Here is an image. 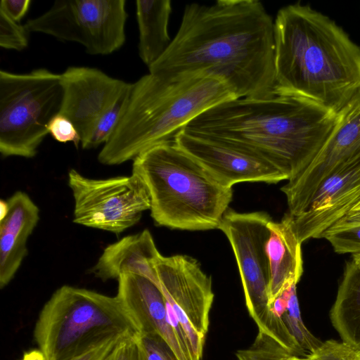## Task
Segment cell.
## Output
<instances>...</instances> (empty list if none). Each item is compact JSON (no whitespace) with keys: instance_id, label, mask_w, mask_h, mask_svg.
Instances as JSON below:
<instances>
[{"instance_id":"obj_1","label":"cell","mask_w":360,"mask_h":360,"mask_svg":"<svg viewBox=\"0 0 360 360\" xmlns=\"http://www.w3.org/2000/svg\"><path fill=\"white\" fill-rule=\"evenodd\" d=\"M148 70L215 77L237 98L272 97L277 94L274 21L258 0L187 4L175 37Z\"/></svg>"},{"instance_id":"obj_2","label":"cell","mask_w":360,"mask_h":360,"mask_svg":"<svg viewBox=\"0 0 360 360\" xmlns=\"http://www.w3.org/2000/svg\"><path fill=\"white\" fill-rule=\"evenodd\" d=\"M338 120V115L310 99L277 94L225 101L194 118L183 130L257 154L289 181L313 160Z\"/></svg>"},{"instance_id":"obj_3","label":"cell","mask_w":360,"mask_h":360,"mask_svg":"<svg viewBox=\"0 0 360 360\" xmlns=\"http://www.w3.org/2000/svg\"><path fill=\"white\" fill-rule=\"evenodd\" d=\"M276 94L310 99L338 115L360 94V46L309 5L281 8L274 20Z\"/></svg>"},{"instance_id":"obj_4","label":"cell","mask_w":360,"mask_h":360,"mask_svg":"<svg viewBox=\"0 0 360 360\" xmlns=\"http://www.w3.org/2000/svg\"><path fill=\"white\" fill-rule=\"evenodd\" d=\"M236 98L227 84L215 77L145 75L132 83L126 110L98 160L105 165L134 160L157 144L174 141L205 111Z\"/></svg>"},{"instance_id":"obj_5","label":"cell","mask_w":360,"mask_h":360,"mask_svg":"<svg viewBox=\"0 0 360 360\" xmlns=\"http://www.w3.org/2000/svg\"><path fill=\"white\" fill-rule=\"evenodd\" d=\"M132 174L145 184L150 216L169 229H218L233 190L220 184L174 141L157 144L133 160Z\"/></svg>"},{"instance_id":"obj_6","label":"cell","mask_w":360,"mask_h":360,"mask_svg":"<svg viewBox=\"0 0 360 360\" xmlns=\"http://www.w3.org/2000/svg\"><path fill=\"white\" fill-rule=\"evenodd\" d=\"M139 335L117 295L67 285L45 303L34 329L47 360H72L112 340Z\"/></svg>"},{"instance_id":"obj_7","label":"cell","mask_w":360,"mask_h":360,"mask_svg":"<svg viewBox=\"0 0 360 360\" xmlns=\"http://www.w3.org/2000/svg\"><path fill=\"white\" fill-rule=\"evenodd\" d=\"M60 74L40 68L26 73L0 70V153L31 158L60 113Z\"/></svg>"},{"instance_id":"obj_8","label":"cell","mask_w":360,"mask_h":360,"mask_svg":"<svg viewBox=\"0 0 360 360\" xmlns=\"http://www.w3.org/2000/svg\"><path fill=\"white\" fill-rule=\"evenodd\" d=\"M272 220L265 212L248 213L227 210L220 229L228 238L234 253L250 316L259 331L266 332L290 350L298 344L282 316L269 302L270 266L266 252L269 223Z\"/></svg>"},{"instance_id":"obj_9","label":"cell","mask_w":360,"mask_h":360,"mask_svg":"<svg viewBox=\"0 0 360 360\" xmlns=\"http://www.w3.org/2000/svg\"><path fill=\"white\" fill-rule=\"evenodd\" d=\"M125 0H56L24 25L28 32L76 42L91 55H108L126 40Z\"/></svg>"},{"instance_id":"obj_10","label":"cell","mask_w":360,"mask_h":360,"mask_svg":"<svg viewBox=\"0 0 360 360\" xmlns=\"http://www.w3.org/2000/svg\"><path fill=\"white\" fill-rule=\"evenodd\" d=\"M68 183L74 199L73 221L79 225L120 234L150 208L145 184L132 173L94 179L72 169Z\"/></svg>"},{"instance_id":"obj_11","label":"cell","mask_w":360,"mask_h":360,"mask_svg":"<svg viewBox=\"0 0 360 360\" xmlns=\"http://www.w3.org/2000/svg\"><path fill=\"white\" fill-rule=\"evenodd\" d=\"M155 268L169 319L179 323L192 360H202L214 297L211 277L183 255L160 254Z\"/></svg>"},{"instance_id":"obj_12","label":"cell","mask_w":360,"mask_h":360,"mask_svg":"<svg viewBox=\"0 0 360 360\" xmlns=\"http://www.w3.org/2000/svg\"><path fill=\"white\" fill-rule=\"evenodd\" d=\"M360 153V94L339 114L332 133L309 165L281 188L288 214H300L321 184L345 162Z\"/></svg>"},{"instance_id":"obj_13","label":"cell","mask_w":360,"mask_h":360,"mask_svg":"<svg viewBox=\"0 0 360 360\" xmlns=\"http://www.w3.org/2000/svg\"><path fill=\"white\" fill-rule=\"evenodd\" d=\"M174 141L224 186L232 188L242 182L276 184L288 180V176L268 160L231 144L183 129Z\"/></svg>"},{"instance_id":"obj_14","label":"cell","mask_w":360,"mask_h":360,"mask_svg":"<svg viewBox=\"0 0 360 360\" xmlns=\"http://www.w3.org/2000/svg\"><path fill=\"white\" fill-rule=\"evenodd\" d=\"M360 200V153L326 178L306 209L293 217L297 236L302 243L323 234L345 217Z\"/></svg>"},{"instance_id":"obj_15","label":"cell","mask_w":360,"mask_h":360,"mask_svg":"<svg viewBox=\"0 0 360 360\" xmlns=\"http://www.w3.org/2000/svg\"><path fill=\"white\" fill-rule=\"evenodd\" d=\"M60 77L63 100L60 114L73 122L81 142L129 84L89 67H68L60 73Z\"/></svg>"},{"instance_id":"obj_16","label":"cell","mask_w":360,"mask_h":360,"mask_svg":"<svg viewBox=\"0 0 360 360\" xmlns=\"http://www.w3.org/2000/svg\"><path fill=\"white\" fill-rule=\"evenodd\" d=\"M118 280L117 297L137 326L139 334L158 333L179 360H192L169 321L166 300L160 287L141 275L125 274Z\"/></svg>"},{"instance_id":"obj_17","label":"cell","mask_w":360,"mask_h":360,"mask_svg":"<svg viewBox=\"0 0 360 360\" xmlns=\"http://www.w3.org/2000/svg\"><path fill=\"white\" fill-rule=\"evenodd\" d=\"M0 287L13 278L27 254V241L39 220V209L25 192L1 200Z\"/></svg>"},{"instance_id":"obj_18","label":"cell","mask_w":360,"mask_h":360,"mask_svg":"<svg viewBox=\"0 0 360 360\" xmlns=\"http://www.w3.org/2000/svg\"><path fill=\"white\" fill-rule=\"evenodd\" d=\"M160 255L150 232L145 229L107 246L91 271L104 281L125 274L141 275L159 286L155 263Z\"/></svg>"},{"instance_id":"obj_19","label":"cell","mask_w":360,"mask_h":360,"mask_svg":"<svg viewBox=\"0 0 360 360\" xmlns=\"http://www.w3.org/2000/svg\"><path fill=\"white\" fill-rule=\"evenodd\" d=\"M266 252L270 266L269 302H274L288 288L297 285L303 274V259L293 217L286 213L280 221L268 224Z\"/></svg>"},{"instance_id":"obj_20","label":"cell","mask_w":360,"mask_h":360,"mask_svg":"<svg viewBox=\"0 0 360 360\" xmlns=\"http://www.w3.org/2000/svg\"><path fill=\"white\" fill-rule=\"evenodd\" d=\"M172 10L170 0L136 1L139 55L148 68L162 56L172 41L168 32Z\"/></svg>"},{"instance_id":"obj_21","label":"cell","mask_w":360,"mask_h":360,"mask_svg":"<svg viewBox=\"0 0 360 360\" xmlns=\"http://www.w3.org/2000/svg\"><path fill=\"white\" fill-rule=\"evenodd\" d=\"M330 318L342 340L360 350V269L352 260L345 264Z\"/></svg>"},{"instance_id":"obj_22","label":"cell","mask_w":360,"mask_h":360,"mask_svg":"<svg viewBox=\"0 0 360 360\" xmlns=\"http://www.w3.org/2000/svg\"><path fill=\"white\" fill-rule=\"evenodd\" d=\"M132 83L128 86L98 119L88 136L81 142L83 149H91L104 145L115 131L129 103Z\"/></svg>"},{"instance_id":"obj_23","label":"cell","mask_w":360,"mask_h":360,"mask_svg":"<svg viewBox=\"0 0 360 360\" xmlns=\"http://www.w3.org/2000/svg\"><path fill=\"white\" fill-rule=\"evenodd\" d=\"M297 285H292L290 289L287 308L282 318L289 331L304 354H310L322 343L314 337L304 326L300 315L296 292Z\"/></svg>"},{"instance_id":"obj_24","label":"cell","mask_w":360,"mask_h":360,"mask_svg":"<svg viewBox=\"0 0 360 360\" xmlns=\"http://www.w3.org/2000/svg\"><path fill=\"white\" fill-rule=\"evenodd\" d=\"M236 356L238 360H285L295 355L272 335L259 330L253 343L238 350Z\"/></svg>"},{"instance_id":"obj_25","label":"cell","mask_w":360,"mask_h":360,"mask_svg":"<svg viewBox=\"0 0 360 360\" xmlns=\"http://www.w3.org/2000/svg\"><path fill=\"white\" fill-rule=\"evenodd\" d=\"M338 254L360 252V224L333 226L322 236Z\"/></svg>"},{"instance_id":"obj_26","label":"cell","mask_w":360,"mask_h":360,"mask_svg":"<svg viewBox=\"0 0 360 360\" xmlns=\"http://www.w3.org/2000/svg\"><path fill=\"white\" fill-rule=\"evenodd\" d=\"M30 32L25 25L11 20L0 10V46L5 49L22 51L29 44Z\"/></svg>"},{"instance_id":"obj_27","label":"cell","mask_w":360,"mask_h":360,"mask_svg":"<svg viewBox=\"0 0 360 360\" xmlns=\"http://www.w3.org/2000/svg\"><path fill=\"white\" fill-rule=\"evenodd\" d=\"M136 338L143 360H179L172 347L158 333L139 334Z\"/></svg>"},{"instance_id":"obj_28","label":"cell","mask_w":360,"mask_h":360,"mask_svg":"<svg viewBox=\"0 0 360 360\" xmlns=\"http://www.w3.org/2000/svg\"><path fill=\"white\" fill-rule=\"evenodd\" d=\"M306 360H360V350L343 341L328 340L307 356Z\"/></svg>"},{"instance_id":"obj_29","label":"cell","mask_w":360,"mask_h":360,"mask_svg":"<svg viewBox=\"0 0 360 360\" xmlns=\"http://www.w3.org/2000/svg\"><path fill=\"white\" fill-rule=\"evenodd\" d=\"M49 133L57 141L71 142L76 148L81 145V136L73 122L65 116L58 114L49 122Z\"/></svg>"},{"instance_id":"obj_30","label":"cell","mask_w":360,"mask_h":360,"mask_svg":"<svg viewBox=\"0 0 360 360\" xmlns=\"http://www.w3.org/2000/svg\"><path fill=\"white\" fill-rule=\"evenodd\" d=\"M136 338H126L119 341L103 360H143Z\"/></svg>"},{"instance_id":"obj_31","label":"cell","mask_w":360,"mask_h":360,"mask_svg":"<svg viewBox=\"0 0 360 360\" xmlns=\"http://www.w3.org/2000/svg\"><path fill=\"white\" fill-rule=\"evenodd\" d=\"M31 3L30 0H1L0 10L11 20L20 23L28 12Z\"/></svg>"},{"instance_id":"obj_32","label":"cell","mask_w":360,"mask_h":360,"mask_svg":"<svg viewBox=\"0 0 360 360\" xmlns=\"http://www.w3.org/2000/svg\"><path fill=\"white\" fill-rule=\"evenodd\" d=\"M122 339L124 338L108 341L72 360H103L117 342Z\"/></svg>"},{"instance_id":"obj_33","label":"cell","mask_w":360,"mask_h":360,"mask_svg":"<svg viewBox=\"0 0 360 360\" xmlns=\"http://www.w3.org/2000/svg\"><path fill=\"white\" fill-rule=\"evenodd\" d=\"M360 224V209L351 210L333 226H345Z\"/></svg>"},{"instance_id":"obj_34","label":"cell","mask_w":360,"mask_h":360,"mask_svg":"<svg viewBox=\"0 0 360 360\" xmlns=\"http://www.w3.org/2000/svg\"><path fill=\"white\" fill-rule=\"evenodd\" d=\"M22 360H47L40 349H34L24 354Z\"/></svg>"},{"instance_id":"obj_35","label":"cell","mask_w":360,"mask_h":360,"mask_svg":"<svg viewBox=\"0 0 360 360\" xmlns=\"http://www.w3.org/2000/svg\"><path fill=\"white\" fill-rule=\"evenodd\" d=\"M352 260L360 269V252L352 254Z\"/></svg>"},{"instance_id":"obj_36","label":"cell","mask_w":360,"mask_h":360,"mask_svg":"<svg viewBox=\"0 0 360 360\" xmlns=\"http://www.w3.org/2000/svg\"><path fill=\"white\" fill-rule=\"evenodd\" d=\"M285 360H306V358L303 359V358L298 357L297 356H292Z\"/></svg>"},{"instance_id":"obj_37","label":"cell","mask_w":360,"mask_h":360,"mask_svg":"<svg viewBox=\"0 0 360 360\" xmlns=\"http://www.w3.org/2000/svg\"><path fill=\"white\" fill-rule=\"evenodd\" d=\"M360 209V200L353 207L352 210H359Z\"/></svg>"}]
</instances>
